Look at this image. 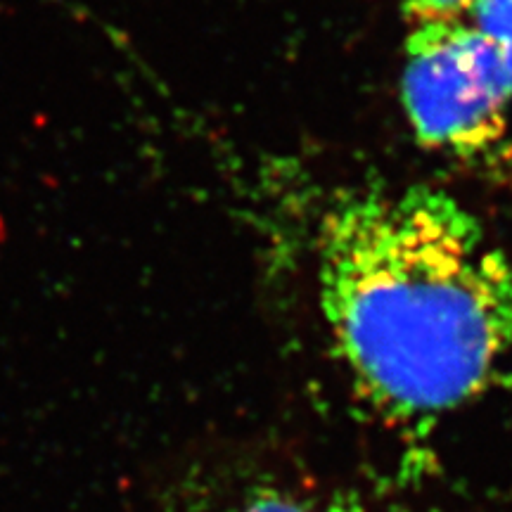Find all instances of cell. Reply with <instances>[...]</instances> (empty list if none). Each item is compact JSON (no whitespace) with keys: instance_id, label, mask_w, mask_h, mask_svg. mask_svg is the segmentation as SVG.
I'll use <instances>...</instances> for the list:
<instances>
[{"instance_id":"1","label":"cell","mask_w":512,"mask_h":512,"mask_svg":"<svg viewBox=\"0 0 512 512\" xmlns=\"http://www.w3.org/2000/svg\"><path fill=\"white\" fill-rule=\"evenodd\" d=\"M318 309L366 406L434 425L482 396L512 356V259L430 185L332 197L316 230Z\"/></svg>"},{"instance_id":"2","label":"cell","mask_w":512,"mask_h":512,"mask_svg":"<svg viewBox=\"0 0 512 512\" xmlns=\"http://www.w3.org/2000/svg\"><path fill=\"white\" fill-rule=\"evenodd\" d=\"M401 105L415 140L460 164L491 166L510 145L508 76L467 19L408 24Z\"/></svg>"},{"instance_id":"3","label":"cell","mask_w":512,"mask_h":512,"mask_svg":"<svg viewBox=\"0 0 512 512\" xmlns=\"http://www.w3.org/2000/svg\"><path fill=\"white\" fill-rule=\"evenodd\" d=\"M465 19L494 46L512 88V0H475Z\"/></svg>"},{"instance_id":"4","label":"cell","mask_w":512,"mask_h":512,"mask_svg":"<svg viewBox=\"0 0 512 512\" xmlns=\"http://www.w3.org/2000/svg\"><path fill=\"white\" fill-rule=\"evenodd\" d=\"M219 512H313L302 498L278 486H256Z\"/></svg>"},{"instance_id":"5","label":"cell","mask_w":512,"mask_h":512,"mask_svg":"<svg viewBox=\"0 0 512 512\" xmlns=\"http://www.w3.org/2000/svg\"><path fill=\"white\" fill-rule=\"evenodd\" d=\"M408 24L465 19L475 0H396Z\"/></svg>"},{"instance_id":"6","label":"cell","mask_w":512,"mask_h":512,"mask_svg":"<svg viewBox=\"0 0 512 512\" xmlns=\"http://www.w3.org/2000/svg\"><path fill=\"white\" fill-rule=\"evenodd\" d=\"M339 512H342V510H339Z\"/></svg>"}]
</instances>
